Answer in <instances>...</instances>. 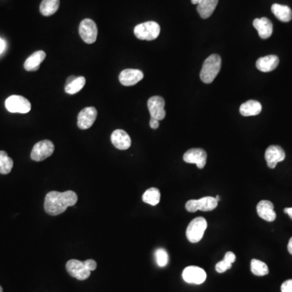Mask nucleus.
I'll return each instance as SVG.
<instances>
[{
  "mask_svg": "<svg viewBox=\"0 0 292 292\" xmlns=\"http://www.w3.org/2000/svg\"><path fill=\"white\" fill-rule=\"evenodd\" d=\"M78 197L73 191H66L65 193L51 191L46 196L44 201V209L50 215H60L66 211L69 206L76 205Z\"/></svg>",
  "mask_w": 292,
  "mask_h": 292,
  "instance_id": "f257e3e1",
  "label": "nucleus"
},
{
  "mask_svg": "<svg viewBox=\"0 0 292 292\" xmlns=\"http://www.w3.org/2000/svg\"><path fill=\"white\" fill-rule=\"evenodd\" d=\"M222 67V59L218 54L209 56L201 69L200 78L205 84H211L218 76Z\"/></svg>",
  "mask_w": 292,
  "mask_h": 292,
  "instance_id": "f03ea898",
  "label": "nucleus"
},
{
  "mask_svg": "<svg viewBox=\"0 0 292 292\" xmlns=\"http://www.w3.org/2000/svg\"><path fill=\"white\" fill-rule=\"evenodd\" d=\"M159 25L154 21H147L137 25L134 29V34L140 40L153 41L159 36Z\"/></svg>",
  "mask_w": 292,
  "mask_h": 292,
  "instance_id": "7ed1b4c3",
  "label": "nucleus"
},
{
  "mask_svg": "<svg viewBox=\"0 0 292 292\" xmlns=\"http://www.w3.org/2000/svg\"><path fill=\"white\" fill-rule=\"evenodd\" d=\"M207 221L202 217L194 218L191 221L187 227L186 237L191 243H198L203 238L204 234L207 229Z\"/></svg>",
  "mask_w": 292,
  "mask_h": 292,
  "instance_id": "20e7f679",
  "label": "nucleus"
},
{
  "mask_svg": "<svg viewBox=\"0 0 292 292\" xmlns=\"http://www.w3.org/2000/svg\"><path fill=\"white\" fill-rule=\"evenodd\" d=\"M218 202L215 197H205L199 200H189L187 201L185 208L190 213H194L197 210L212 211L218 206Z\"/></svg>",
  "mask_w": 292,
  "mask_h": 292,
  "instance_id": "39448f33",
  "label": "nucleus"
},
{
  "mask_svg": "<svg viewBox=\"0 0 292 292\" xmlns=\"http://www.w3.org/2000/svg\"><path fill=\"white\" fill-rule=\"evenodd\" d=\"M54 151V145L53 142L49 140H44L34 145L32 149L30 158L35 162H42L50 157Z\"/></svg>",
  "mask_w": 292,
  "mask_h": 292,
  "instance_id": "423d86ee",
  "label": "nucleus"
},
{
  "mask_svg": "<svg viewBox=\"0 0 292 292\" xmlns=\"http://www.w3.org/2000/svg\"><path fill=\"white\" fill-rule=\"evenodd\" d=\"M66 269L72 277L81 280V281L87 279L91 274V270L88 267L85 261H81L76 259L69 260L67 262Z\"/></svg>",
  "mask_w": 292,
  "mask_h": 292,
  "instance_id": "0eeeda50",
  "label": "nucleus"
},
{
  "mask_svg": "<svg viewBox=\"0 0 292 292\" xmlns=\"http://www.w3.org/2000/svg\"><path fill=\"white\" fill-rule=\"evenodd\" d=\"M7 110L11 113L26 114L31 110V103L25 97L20 95H13L5 101Z\"/></svg>",
  "mask_w": 292,
  "mask_h": 292,
  "instance_id": "6e6552de",
  "label": "nucleus"
},
{
  "mask_svg": "<svg viewBox=\"0 0 292 292\" xmlns=\"http://www.w3.org/2000/svg\"><path fill=\"white\" fill-rule=\"evenodd\" d=\"M79 33L85 43H94L97 37V25L91 19H85L80 24Z\"/></svg>",
  "mask_w": 292,
  "mask_h": 292,
  "instance_id": "1a4fd4ad",
  "label": "nucleus"
},
{
  "mask_svg": "<svg viewBox=\"0 0 292 292\" xmlns=\"http://www.w3.org/2000/svg\"><path fill=\"white\" fill-rule=\"evenodd\" d=\"M148 109L151 115V118L158 121H162L166 117L165 111V100L160 96H153L148 100Z\"/></svg>",
  "mask_w": 292,
  "mask_h": 292,
  "instance_id": "9d476101",
  "label": "nucleus"
},
{
  "mask_svg": "<svg viewBox=\"0 0 292 292\" xmlns=\"http://www.w3.org/2000/svg\"><path fill=\"white\" fill-rule=\"evenodd\" d=\"M97 111L95 107L89 106L81 110L77 117V126L81 130L91 128L97 119Z\"/></svg>",
  "mask_w": 292,
  "mask_h": 292,
  "instance_id": "9b49d317",
  "label": "nucleus"
},
{
  "mask_svg": "<svg viewBox=\"0 0 292 292\" xmlns=\"http://www.w3.org/2000/svg\"><path fill=\"white\" fill-rule=\"evenodd\" d=\"M183 278L188 283H203L206 279V273L205 270L198 266H188L183 271Z\"/></svg>",
  "mask_w": 292,
  "mask_h": 292,
  "instance_id": "f8f14e48",
  "label": "nucleus"
},
{
  "mask_svg": "<svg viewBox=\"0 0 292 292\" xmlns=\"http://www.w3.org/2000/svg\"><path fill=\"white\" fill-rule=\"evenodd\" d=\"M286 158V153L279 145H270L265 150V158L268 166L274 169L278 162L283 161Z\"/></svg>",
  "mask_w": 292,
  "mask_h": 292,
  "instance_id": "ddd939ff",
  "label": "nucleus"
},
{
  "mask_svg": "<svg viewBox=\"0 0 292 292\" xmlns=\"http://www.w3.org/2000/svg\"><path fill=\"white\" fill-rule=\"evenodd\" d=\"M207 153L202 149H189L184 155V161L187 163L196 164L199 169H203L206 164Z\"/></svg>",
  "mask_w": 292,
  "mask_h": 292,
  "instance_id": "4468645a",
  "label": "nucleus"
},
{
  "mask_svg": "<svg viewBox=\"0 0 292 292\" xmlns=\"http://www.w3.org/2000/svg\"><path fill=\"white\" fill-rule=\"evenodd\" d=\"M144 78V74L138 69H125L119 77L120 82L125 86H133Z\"/></svg>",
  "mask_w": 292,
  "mask_h": 292,
  "instance_id": "2eb2a0df",
  "label": "nucleus"
},
{
  "mask_svg": "<svg viewBox=\"0 0 292 292\" xmlns=\"http://www.w3.org/2000/svg\"><path fill=\"white\" fill-rule=\"evenodd\" d=\"M110 140L114 147L120 150H126L129 149L132 145V140L129 135L125 131L121 129L114 131L112 133Z\"/></svg>",
  "mask_w": 292,
  "mask_h": 292,
  "instance_id": "dca6fc26",
  "label": "nucleus"
},
{
  "mask_svg": "<svg viewBox=\"0 0 292 292\" xmlns=\"http://www.w3.org/2000/svg\"><path fill=\"white\" fill-rule=\"evenodd\" d=\"M257 212L260 218L267 222H274L276 219L274 204L271 201L266 200L260 201L257 205Z\"/></svg>",
  "mask_w": 292,
  "mask_h": 292,
  "instance_id": "f3484780",
  "label": "nucleus"
},
{
  "mask_svg": "<svg viewBox=\"0 0 292 292\" xmlns=\"http://www.w3.org/2000/svg\"><path fill=\"white\" fill-rule=\"evenodd\" d=\"M253 26L257 29L260 37L262 39H267L273 33V24L266 17L255 19L253 21Z\"/></svg>",
  "mask_w": 292,
  "mask_h": 292,
  "instance_id": "a211bd4d",
  "label": "nucleus"
},
{
  "mask_svg": "<svg viewBox=\"0 0 292 292\" xmlns=\"http://www.w3.org/2000/svg\"><path fill=\"white\" fill-rule=\"evenodd\" d=\"M279 65V59L278 56L271 55L265 56L257 60L256 63V67L258 70L262 73H269L274 71Z\"/></svg>",
  "mask_w": 292,
  "mask_h": 292,
  "instance_id": "6ab92c4d",
  "label": "nucleus"
},
{
  "mask_svg": "<svg viewBox=\"0 0 292 292\" xmlns=\"http://www.w3.org/2000/svg\"><path fill=\"white\" fill-rule=\"evenodd\" d=\"M46 53L43 50H37L29 56L24 64V68L28 72H34L39 69L40 65L46 59Z\"/></svg>",
  "mask_w": 292,
  "mask_h": 292,
  "instance_id": "aec40b11",
  "label": "nucleus"
},
{
  "mask_svg": "<svg viewBox=\"0 0 292 292\" xmlns=\"http://www.w3.org/2000/svg\"><path fill=\"white\" fill-rule=\"evenodd\" d=\"M218 0H200L197 4V12L201 18H209L215 10Z\"/></svg>",
  "mask_w": 292,
  "mask_h": 292,
  "instance_id": "412c9836",
  "label": "nucleus"
},
{
  "mask_svg": "<svg viewBox=\"0 0 292 292\" xmlns=\"http://www.w3.org/2000/svg\"><path fill=\"white\" fill-rule=\"evenodd\" d=\"M262 110V106L256 100H249L243 103L240 107V113L243 116H255L259 114Z\"/></svg>",
  "mask_w": 292,
  "mask_h": 292,
  "instance_id": "4be33fe9",
  "label": "nucleus"
},
{
  "mask_svg": "<svg viewBox=\"0 0 292 292\" xmlns=\"http://www.w3.org/2000/svg\"><path fill=\"white\" fill-rule=\"evenodd\" d=\"M272 13L282 22H289L292 19V10L286 5L274 4L271 7Z\"/></svg>",
  "mask_w": 292,
  "mask_h": 292,
  "instance_id": "5701e85b",
  "label": "nucleus"
},
{
  "mask_svg": "<svg viewBox=\"0 0 292 292\" xmlns=\"http://www.w3.org/2000/svg\"><path fill=\"white\" fill-rule=\"evenodd\" d=\"M60 0H42L40 5V13L45 17H50L58 11Z\"/></svg>",
  "mask_w": 292,
  "mask_h": 292,
  "instance_id": "b1692460",
  "label": "nucleus"
},
{
  "mask_svg": "<svg viewBox=\"0 0 292 292\" xmlns=\"http://www.w3.org/2000/svg\"><path fill=\"white\" fill-rule=\"evenodd\" d=\"M236 255H235L234 253L232 252H227V253L225 254V257H224V259L222 261H219L218 263L216 265L215 269L216 271L220 274L226 272L227 269H230L231 268L232 264L234 263L236 261Z\"/></svg>",
  "mask_w": 292,
  "mask_h": 292,
  "instance_id": "393cba45",
  "label": "nucleus"
},
{
  "mask_svg": "<svg viewBox=\"0 0 292 292\" xmlns=\"http://www.w3.org/2000/svg\"><path fill=\"white\" fill-rule=\"evenodd\" d=\"M160 198H161V193H160V191L156 188H150L147 189L142 196L144 202L153 206H155L159 203Z\"/></svg>",
  "mask_w": 292,
  "mask_h": 292,
  "instance_id": "a878e982",
  "label": "nucleus"
},
{
  "mask_svg": "<svg viewBox=\"0 0 292 292\" xmlns=\"http://www.w3.org/2000/svg\"><path fill=\"white\" fill-rule=\"evenodd\" d=\"M251 271L254 275L265 276L269 274V268L263 261L253 259L251 261Z\"/></svg>",
  "mask_w": 292,
  "mask_h": 292,
  "instance_id": "bb28decb",
  "label": "nucleus"
},
{
  "mask_svg": "<svg viewBox=\"0 0 292 292\" xmlns=\"http://www.w3.org/2000/svg\"><path fill=\"white\" fill-rule=\"evenodd\" d=\"M13 167V161L5 151H0V174H8Z\"/></svg>",
  "mask_w": 292,
  "mask_h": 292,
  "instance_id": "cd10ccee",
  "label": "nucleus"
},
{
  "mask_svg": "<svg viewBox=\"0 0 292 292\" xmlns=\"http://www.w3.org/2000/svg\"><path fill=\"white\" fill-rule=\"evenodd\" d=\"M85 78L84 77H77L74 81H72L70 84L66 85L65 92L69 94H75L81 91L85 85Z\"/></svg>",
  "mask_w": 292,
  "mask_h": 292,
  "instance_id": "c85d7f7f",
  "label": "nucleus"
},
{
  "mask_svg": "<svg viewBox=\"0 0 292 292\" xmlns=\"http://www.w3.org/2000/svg\"><path fill=\"white\" fill-rule=\"evenodd\" d=\"M155 258L157 264L160 267H165L169 261L167 252L164 249H158L156 250Z\"/></svg>",
  "mask_w": 292,
  "mask_h": 292,
  "instance_id": "c756f323",
  "label": "nucleus"
},
{
  "mask_svg": "<svg viewBox=\"0 0 292 292\" xmlns=\"http://www.w3.org/2000/svg\"><path fill=\"white\" fill-rule=\"evenodd\" d=\"M282 292H292V279L286 280L281 286Z\"/></svg>",
  "mask_w": 292,
  "mask_h": 292,
  "instance_id": "7c9ffc66",
  "label": "nucleus"
},
{
  "mask_svg": "<svg viewBox=\"0 0 292 292\" xmlns=\"http://www.w3.org/2000/svg\"><path fill=\"white\" fill-rule=\"evenodd\" d=\"M149 125H150L151 129H157L159 127V121L156 120V119L151 118L149 121Z\"/></svg>",
  "mask_w": 292,
  "mask_h": 292,
  "instance_id": "2f4dec72",
  "label": "nucleus"
},
{
  "mask_svg": "<svg viewBox=\"0 0 292 292\" xmlns=\"http://www.w3.org/2000/svg\"><path fill=\"white\" fill-rule=\"evenodd\" d=\"M5 47H6V43L2 38H0V54L5 50Z\"/></svg>",
  "mask_w": 292,
  "mask_h": 292,
  "instance_id": "473e14b6",
  "label": "nucleus"
},
{
  "mask_svg": "<svg viewBox=\"0 0 292 292\" xmlns=\"http://www.w3.org/2000/svg\"><path fill=\"white\" fill-rule=\"evenodd\" d=\"M284 212L289 215L290 218L292 219V207L291 208H285L284 209Z\"/></svg>",
  "mask_w": 292,
  "mask_h": 292,
  "instance_id": "72a5a7b5",
  "label": "nucleus"
},
{
  "mask_svg": "<svg viewBox=\"0 0 292 292\" xmlns=\"http://www.w3.org/2000/svg\"><path fill=\"white\" fill-rule=\"evenodd\" d=\"M287 249L288 252L290 253V254L292 255V237L290 239V241H289V243H288L287 245Z\"/></svg>",
  "mask_w": 292,
  "mask_h": 292,
  "instance_id": "f704fd0d",
  "label": "nucleus"
},
{
  "mask_svg": "<svg viewBox=\"0 0 292 292\" xmlns=\"http://www.w3.org/2000/svg\"><path fill=\"white\" fill-rule=\"evenodd\" d=\"M76 78H77V77H74V76H72V77H69V79L67 80V81H66L67 85H69V84H70L71 82H72V81H74V80L76 79Z\"/></svg>",
  "mask_w": 292,
  "mask_h": 292,
  "instance_id": "c9c22d12",
  "label": "nucleus"
},
{
  "mask_svg": "<svg viewBox=\"0 0 292 292\" xmlns=\"http://www.w3.org/2000/svg\"><path fill=\"white\" fill-rule=\"evenodd\" d=\"M193 5H197L200 2V0H191Z\"/></svg>",
  "mask_w": 292,
  "mask_h": 292,
  "instance_id": "e433bc0d",
  "label": "nucleus"
},
{
  "mask_svg": "<svg viewBox=\"0 0 292 292\" xmlns=\"http://www.w3.org/2000/svg\"><path fill=\"white\" fill-rule=\"evenodd\" d=\"M215 198H216V200H217V201H219L220 197H219V196H218H218H216Z\"/></svg>",
  "mask_w": 292,
  "mask_h": 292,
  "instance_id": "4c0bfd02",
  "label": "nucleus"
},
{
  "mask_svg": "<svg viewBox=\"0 0 292 292\" xmlns=\"http://www.w3.org/2000/svg\"><path fill=\"white\" fill-rule=\"evenodd\" d=\"M0 292H3V288L1 286H0Z\"/></svg>",
  "mask_w": 292,
  "mask_h": 292,
  "instance_id": "58836bf2",
  "label": "nucleus"
}]
</instances>
